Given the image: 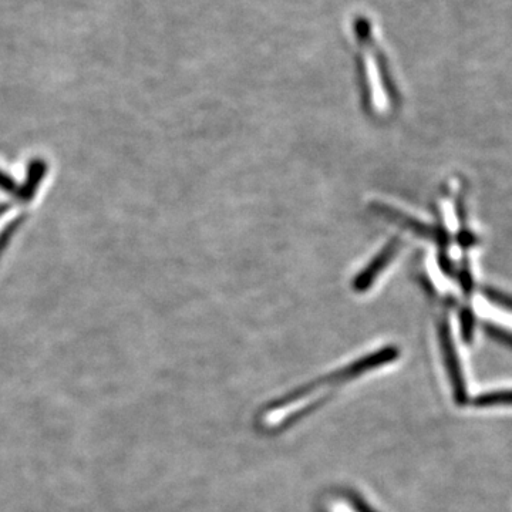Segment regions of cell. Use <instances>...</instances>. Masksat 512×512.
<instances>
[{"mask_svg": "<svg viewBox=\"0 0 512 512\" xmlns=\"http://www.w3.org/2000/svg\"><path fill=\"white\" fill-rule=\"evenodd\" d=\"M22 222L23 218H18V220L13 221L12 224H9L5 231L0 234V255H2L3 251H5V248L8 247L10 238H12L13 234L18 231V227L20 224H22Z\"/></svg>", "mask_w": 512, "mask_h": 512, "instance_id": "obj_6", "label": "cell"}, {"mask_svg": "<svg viewBox=\"0 0 512 512\" xmlns=\"http://www.w3.org/2000/svg\"><path fill=\"white\" fill-rule=\"evenodd\" d=\"M477 406H507L512 404V390L481 394L476 400Z\"/></svg>", "mask_w": 512, "mask_h": 512, "instance_id": "obj_4", "label": "cell"}, {"mask_svg": "<svg viewBox=\"0 0 512 512\" xmlns=\"http://www.w3.org/2000/svg\"><path fill=\"white\" fill-rule=\"evenodd\" d=\"M397 356H399L397 349L384 348L379 350V352L373 353V355L357 360V362L352 363L350 366L343 367V369L333 373L328 379L319 380L318 383L312 384L309 389L293 394L286 402L276 404L275 407L272 406L262 417L264 427L266 429H275V427L288 423L293 416H299V414L305 412L306 407H311L313 404L318 403L320 396H326L333 389H336L333 386L346 383L348 380L356 377L355 375H359V373L375 369V367L382 366L384 363L393 362V360L397 359Z\"/></svg>", "mask_w": 512, "mask_h": 512, "instance_id": "obj_1", "label": "cell"}, {"mask_svg": "<svg viewBox=\"0 0 512 512\" xmlns=\"http://www.w3.org/2000/svg\"><path fill=\"white\" fill-rule=\"evenodd\" d=\"M0 190L10 192V194L18 195V184L13 180L12 177H9L8 174L2 173L0 171Z\"/></svg>", "mask_w": 512, "mask_h": 512, "instance_id": "obj_7", "label": "cell"}, {"mask_svg": "<svg viewBox=\"0 0 512 512\" xmlns=\"http://www.w3.org/2000/svg\"><path fill=\"white\" fill-rule=\"evenodd\" d=\"M461 323H463V335L464 339L470 342L471 338H473V330H474V320L473 316L470 313H464L463 319H461Z\"/></svg>", "mask_w": 512, "mask_h": 512, "instance_id": "obj_8", "label": "cell"}, {"mask_svg": "<svg viewBox=\"0 0 512 512\" xmlns=\"http://www.w3.org/2000/svg\"><path fill=\"white\" fill-rule=\"evenodd\" d=\"M9 204H2L0 205V215L5 214L6 211H8Z\"/></svg>", "mask_w": 512, "mask_h": 512, "instance_id": "obj_9", "label": "cell"}, {"mask_svg": "<svg viewBox=\"0 0 512 512\" xmlns=\"http://www.w3.org/2000/svg\"><path fill=\"white\" fill-rule=\"evenodd\" d=\"M439 335L444 362H446L448 376L453 384L454 397H456L457 403H464L467 400L466 379H464L463 367H461L460 357L457 355V348L454 345L447 318L441 322Z\"/></svg>", "mask_w": 512, "mask_h": 512, "instance_id": "obj_2", "label": "cell"}, {"mask_svg": "<svg viewBox=\"0 0 512 512\" xmlns=\"http://www.w3.org/2000/svg\"><path fill=\"white\" fill-rule=\"evenodd\" d=\"M487 298L493 305L500 306V308L512 312V298H510V296L500 292L488 291Z\"/></svg>", "mask_w": 512, "mask_h": 512, "instance_id": "obj_5", "label": "cell"}, {"mask_svg": "<svg viewBox=\"0 0 512 512\" xmlns=\"http://www.w3.org/2000/svg\"><path fill=\"white\" fill-rule=\"evenodd\" d=\"M47 171V164L45 161L33 160L29 164L28 178H26L25 184L20 188L18 195L20 201H30L36 195L37 188H39L40 181L43 180Z\"/></svg>", "mask_w": 512, "mask_h": 512, "instance_id": "obj_3", "label": "cell"}]
</instances>
